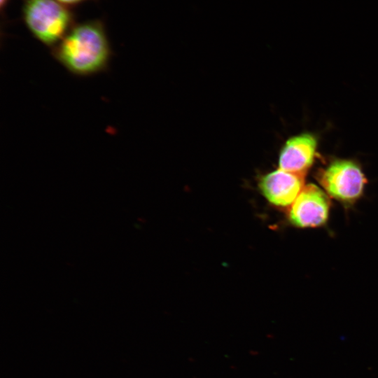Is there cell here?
Masks as SVG:
<instances>
[{
    "label": "cell",
    "instance_id": "1",
    "mask_svg": "<svg viewBox=\"0 0 378 378\" xmlns=\"http://www.w3.org/2000/svg\"><path fill=\"white\" fill-rule=\"evenodd\" d=\"M51 52L69 72L79 77L106 71L112 57L105 24L99 19L76 22Z\"/></svg>",
    "mask_w": 378,
    "mask_h": 378
},
{
    "label": "cell",
    "instance_id": "2",
    "mask_svg": "<svg viewBox=\"0 0 378 378\" xmlns=\"http://www.w3.org/2000/svg\"><path fill=\"white\" fill-rule=\"evenodd\" d=\"M22 19L31 35L50 49L76 24L72 9L57 0H22Z\"/></svg>",
    "mask_w": 378,
    "mask_h": 378
},
{
    "label": "cell",
    "instance_id": "3",
    "mask_svg": "<svg viewBox=\"0 0 378 378\" xmlns=\"http://www.w3.org/2000/svg\"><path fill=\"white\" fill-rule=\"evenodd\" d=\"M318 180L327 193L344 202H351L363 193L366 178L354 162L338 160L320 172Z\"/></svg>",
    "mask_w": 378,
    "mask_h": 378
},
{
    "label": "cell",
    "instance_id": "4",
    "mask_svg": "<svg viewBox=\"0 0 378 378\" xmlns=\"http://www.w3.org/2000/svg\"><path fill=\"white\" fill-rule=\"evenodd\" d=\"M330 202L326 194L318 186L305 185L290 205L288 218L299 227L322 225L328 219Z\"/></svg>",
    "mask_w": 378,
    "mask_h": 378
},
{
    "label": "cell",
    "instance_id": "5",
    "mask_svg": "<svg viewBox=\"0 0 378 378\" xmlns=\"http://www.w3.org/2000/svg\"><path fill=\"white\" fill-rule=\"evenodd\" d=\"M304 176L279 168L264 175L260 180L259 188L271 204L290 206L305 186Z\"/></svg>",
    "mask_w": 378,
    "mask_h": 378
},
{
    "label": "cell",
    "instance_id": "6",
    "mask_svg": "<svg viewBox=\"0 0 378 378\" xmlns=\"http://www.w3.org/2000/svg\"><path fill=\"white\" fill-rule=\"evenodd\" d=\"M317 142L310 134H302L288 139L280 151L279 168L305 175L312 165Z\"/></svg>",
    "mask_w": 378,
    "mask_h": 378
},
{
    "label": "cell",
    "instance_id": "7",
    "mask_svg": "<svg viewBox=\"0 0 378 378\" xmlns=\"http://www.w3.org/2000/svg\"><path fill=\"white\" fill-rule=\"evenodd\" d=\"M62 4L64 5L65 6H67L70 8H72V7L77 6L81 4H83L85 1H89V0H57Z\"/></svg>",
    "mask_w": 378,
    "mask_h": 378
},
{
    "label": "cell",
    "instance_id": "8",
    "mask_svg": "<svg viewBox=\"0 0 378 378\" xmlns=\"http://www.w3.org/2000/svg\"><path fill=\"white\" fill-rule=\"evenodd\" d=\"M9 1L10 0H0L1 10L2 13H3L4 10L6 9Z\"/></svg>",
    "mask_w": 378,
    "mask_h": 378
}]
</instances>
